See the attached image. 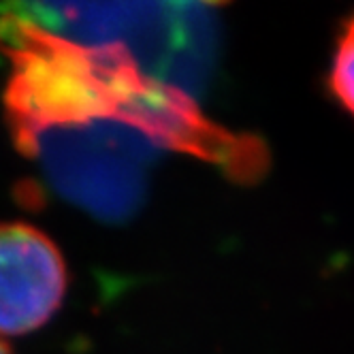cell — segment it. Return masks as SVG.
<instances>
[{
    "label": "cell",
    "mask_w": 354,
    "mask_h": 354,
    "mask_svg": "<svg viewBox=\"0 0 354 354\" xmlns=\"http://www.w3.org/2000/svg\"><path fill=\"white\" fill-rule=\"evenodd\" d=\"M68 271L60 248L26 222L0 224V337L26 335L62 308Z\"/></svg>",
    "instance_id": "cell-2"
},
{
    "label": "cell",
    "mask_w": 354,
    "mask_h": 354,
    "mask_svg": "<svg viewBox=\"0 0 354 354\" xmlns=\"http://www.w3.org/2000/svg\"><path fill=\"white\" fill-rule=\"evenodd\" d=\"M0 49L11 62L7 105L21 131L96 115L203 129L190 100L141 73L122 43H80L13 13L0 17Z\"/></svg>",
    "instance_id": "cell-1"
},
{
    "label": "cell",
    "mask_w": 354,
    "mask_h": 354,
    "mask_svg": "<svg viewBox=\"0 0 354 354\" xmlns=\"http://www.w3.org/2000/svg\"><path fill=\"white\" fill-rule=\"evenodd\" d=\"M0 354H13V352H11V348L3 342V337H0Z\"/></svg>",
    "instance_id": "cell-4"
},
{
    "label": "cell",
    "mask_w": 354,
    "mask_h": 354,
    "mask_svg": "<svg viewBox=\"0 0 354 354\" xmlns=\"http://www.w3.org/2000/svg\"><path fill=\"white\" fill-rule=\"evenodd\" d=\"M328 88L337 103L354 115V17L344 24L328 73Z\"/></svg>",
    "instance_id": "cell-3"
}]
</instances>
